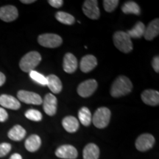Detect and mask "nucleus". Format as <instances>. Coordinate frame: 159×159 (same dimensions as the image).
<instances>
[{"instance_id": "b1692460", "label": "nucleus", "mask_w": 159, "mask_h": 159, "mask_svg": "<svg viewBox=\"0 0 159 159\" xmlns=\"http://www.w3.org/2000/svg\"><path fill=\"white\" fill-rule=\"evenodd\" d=\"M78 118L80 119V122L83 125L89 126L91 123V120H92L90 110L86 107L81 108L78 112Z\"/></svg>"}, {"instance_id": "ddd939ff", "label": "nucleus", "mask_w": 159, "mask_h": 159, "mask_svg": "<svg viewBox=\"0 0 159 159\" xmlns=\"http://www.w3.org/2000/svg\"><path fill=\"white\" fill-rule=\"evenodd\" d=\"M77 66H78V63H77L76 57L70 52L66 53L63 57V70L69 74H72L77 70Z\"/></svg>"}, {"instance_id": "f8f14e48", "label": "nucleus", "mask_w": 159, "mask_h": 159, "mask_svg": "<svg viewBox=\"0 0 159 159\" xmlns=\"http://www.w3.org/2000/svg\"><path fill=\"white\" fill-rule=\"evenodd\" d=\"M43 108L48 116H54L57 112V98L52 94H47L43 100Z\"/></svg>"}, {"instance_id": "4be33fe9", "label": "nucleus", "mask_w": 159, "mask_h": 159, "mask_svg": "<svg viewBox=\"0 0 159 159\" xmlns=\"http://www.w3.org/2000/svg\"><path fill=\"white\" fill-rule=\"evenodd\" d=\"M9 139L16 142H19L25 138L26 136V130L24 129L21 125H15L11 130H9L7 134Z\"/></svg>"}, {"instance_id": "1a4fd4ad", "label": "nucleus", "mask_w": 159, "mask_h": 159, "mask_svg": "<svg viewBox=\"0 0 159 159\" xmlns=\"http://www.w3.org/2000/svg\"><path fill=\"white\" fill-rule=\"evenodd\" d=\"M155 138L150 134H144L139 136L136 141V148L139 151L145 152L153 147Z\"/></svg>"}, {"instance_id": "aec40b11", "label": "nucleus", "mask_w": 159, "mask_h": 159, "mask_svg": "<svg viewBox=\"0 0 159 159\" xmlns=\"http://www.w3.org/2000/svg\"><path fill=\"white\" fill-rule=\"evenodd\" d=\"M83 159H98L99 156V149L97 144L90 143L83 149Z\"/></svg>"}, {"instance_id": "0eeeda50", "label": "nucleus", "mask_w": 159, "mask_h": 159, "mask_svg": "<svg viewBox=\"0 0 159 159\" xmlns=\"http://www.w3.org/2000/svg\"><path fill=\"white\" fill-rule=\"evenodd\" d=\"M83 13L91 19H98L100 12L98 7V2L97 0H86L83 5Z\"/></svg>"}, {"instance_id": "72a5a7b5", "label": "nucleus", "mask_w": 159, "mask_h": 159, "mask_svg": "<svg viewBox=\"0 0 159 159\" xmlns=\"http://www.w3.org/2000/svg\"><path fill=\"white\" fill-rule=\"evenodd\" d=\"M5 80H6L5 75H4L2 72L0 71V86H2V85H4V83H5Z\"/></svg>"}, {"instance_id": "9d476101", "label": "nucleus", "mask_w": 159, "mask_h": 159, "mask_svg": "<svg viewBox=\"0 0 159 159\" xmlns=\"http://www.w3.org/2000/svg\"><path fill=\"white\" fill-rule=\"evenodd\" d=\"M55 155L60 158L76 159L78 156L77 149L70 144H65L59 147L55 151Z\"/></svg>"}, {"instance_id": "412c9836", "label": "nucleus", "mask_w": 159, "mask_h": 159, "mask_svg": "<svg viewBox=\"0 0 159 159\" xmlns=\"http://www.w3.org/2000/svg\"><path fill=\"white\" fill-rule=\"evenodd\" d=\"M63 128L69 133H75L79 128V122L75 116H66L62 120Z\"/></svg>"}, {"instance_id": "bb28decb", "label": "nucleus", "mask_w": 159, "mask_h": 159, "mask_svg": "<svg viewBox=\"0 0 159 159\" xmlns=\"http://www.w3.org/2000/svg\"><path fill=\"white\" fill-rule=\"evenodd\" d=\"M26 118L34 122H40L42 119V114L39 111L35 109H30L25 113Z\"/></svg>"}, {"instance_id": "dca6fc26", "label": "nucleus", "mask_w": 159, "mask_h": 159, "mask_svg": "<svg viewBox=\"0 0 159 159\" xmlns=\"http://www.w3.org/2000/svg\"><path fill=\"white\" fill-rule=\"evenodd\" d=\"M0 105L11 110H18L21 107V103L14 97L8 94H2L0 96Z\"/></svg>"}, {"instance_id": "4468645a", "label": "nucleus", "mask_w": 159, "mask_h": 159, "mask_svg": "<svg viewBox=\"0 0 159 159\" xmlns=\"http://www.w3.org/2000/svg\"><path fill=\"white\" fill-rule=\"evenodd\" d=\"M142 99L146 105L156 106L159 104V93L158 91L148 89L142 92Z\"/></svg>"}, {"instance_id": "6ab92c4d", "label": "nucleus", "mask_w": 159, "mask_h": 159, "mask_svg": "<svg viewBox=\"0 0 159 159\" xmlns=\"http://www.w3.org/2000/svg\"><path fill=\"white\" fill-rule=\"evenodd\" d=\"M41 145V138L36 134L31 135L28 138L26 139L25 146L27 150L29 152H33L37 151L40 148Z\"/></svg>"}, {"instance_id": "423d86ee", "label": "nucleus", "mask_w": 159, "mask_h": 159, "mask_svg": "<svg viewBox=\"0 0 159 159\" xmlns=\"http://www.w3.org/2000/svg\"><path fill=\"white\" fill-rule=\"evenodd\" d=\"M97 89V82L94 79L83 81L77 87V94L82 97H89L94 93Z\"/></svg>"}, {"instance_id": "a211bd4d", "label": "nucleus", "mask_w": 159, "mask_h": 159, "mask_svg": "<svg viewBox=\"0 0 159 159\" xmlns=\"http://www.w3.org/2000/svg\"><path fill=\"white\" fill-rule=\"evenodd\" d=\"M46 78H47V85L52 92L54 94H59L62 91V83L58 77L55 75H50L46 77Z\"/></svg>"}, {"instance_id": "20e7f679", "label": "nucleus", "mask_w": 159, "mask_h": 159, "mask_svg": "<svg viewBox=\"0 0 159 159\" xmlns=\"http://www.w3.org/2000/svg\"><path fill=\"white\" fill-rule=\"evenodd\" d=\"M111 115V111L108 108L105 107L99 108L93 115L91 121L96 128L99 129L105 128L110 122Z\"/></svg>"}, {"instance_id": "f257e3e1", "label": "nucleus", "mask_w": 159, "mask_h": 159, "mask_svg": "<svg viewBox=\"0 0 159 159\" xmlns=\"http://www.w3.org/2000/svg\"><path fill=\"white\" fill-rule=\"evenodd\" d=\"M133 89L130 80L125 76H119L115 80L111 88V94L113 97H120L128 94Z\"/></svg>"}, {"instance_id": "7c9ffc66", "label": "nucleus", "mask_w": 159, "mask_h": 159, "mask_svg": "<svg viewBox=\"0 0 159 159\" xmlns=\"http://www.w3.org/2000/svg\"><path fill=\"white\" fill-rule=\"evenodd\" d=\"M48 3L52 7H55V8H59L63 5V0H49Z\"/></svg>"}, {"instance_id": "a878e982", "label": "nucleus", "mask_w": 159, "mask_h": 159, "mask_svg": "<svg viewBox=\"0 0 159 159\" xmlns=\"http://www.w3.org/2000/svg\"><path fill=\"white\" fill-rule=\"evenodd\" d=\"M55 18L59 22L64 24V25H71L75 23V17L72 15L69 14L63 11H58L55 14Z\"/></svg>"}, {"instance_id": "393cba45", "label": "nucleus", "mask_w": 159, "mask_h": 159, "mask_svg": "<svg viewBox=\"0 0 159 159\" xmlns=\"http://www.w3.org/2000/svg\"><path fill=\"white\" fill-rule=\"evenodd\" d=\"M122 11L125 14H130L133 13L135 15H139L141 13L140 7L138 4L135 2L128 1L126 2L122 7Z\"/></svg>"}, {"instance_id": "473e14b6", "label": "nucleus", "mask_w": 159, "mask_h": 159, "mask_svg": "<svg viewBox=\"0 0 159 159\" xmlns=\"http://www.w3.org/2000/svg\"><path fill=\"white\" fill-rule=\"evenodd\" d=\"M152 66L153 67L155 71L157 73L159 72V57L158 56H156L152 59Z\"/></svg>"}, {"instance_id": "f03ea898", "label": "nucleus", "mask_w": 159, "mask_h": 159, "mask_svg": "<svg viewBox=\"0 0 159 159\" xmlns=\"http://www.w3.org/2000/svg\"><path fill=\"white\" fill-rule=\"evenodd\" d=\"M41 61V56L36 51H32L24 55L19 62V67L25 72H30Z\"/></svg>"}, {"instance_id": "f704fd0d", "label": "nucleus", "mask_w": 159, "mask_h": 159, "mask_svg": "<svg viewBox=\"0 0 159 159\" xmlns=\"http://www.w3.org/2000/svg\"><path fill=\"white\" fill-rule=\"evenodd\" d=\"M10 159H22V157L19 153H14L12 155Z\"/></svg>"}, {"instance_id": "2eb2a0df", "label": "nucleus", "mask_w": 159, "mask_h": 159, "mask_svg": "<svg viewBox=\"0 0 159 159\" xmlns=\"http://www.w3.org/2000/svg\"><path fill=\"white\" fill-rule=\"evenodd\" d=\"M97 65V60L92 55H87L82 57L80 63V70L84 73H88L92 71Z\"/></svg>"}, {"instance_id": "c756f323", "label": "nucleus", "mask_w": 159, "mask_h": 159, "mask_svg": "<svg viewBox=\"0 0 159 159\" xmlns=\"http://www.w3.org/2000/svg\"><path fill=\"white\" fill-rule=\"evenodd\" d=\"M11 150V144L9 143H2L0 144V158L5 156L9 153Z\"/></svg>"}, {"instance_id": "f3484780", "label": "nucleus", "mask_w": 159, "mask_h": 159, "mask_svg": "<svg viewBox=\"0 0 159 159\" xmlns=\"http://www.w3.org/2000/svg\"><path fill=\"white\" fill-rule=\"evenodd\" d=\"M159 34V19L152 20L145 28L144 39L148 41H152Z\"/></svg>"}, {"instance_id": "cd10ccee", "label": "nucleus", "mask_w": 159, "mask_h": 159, "mask_svg": "<svg viewBox=\"0 0 159 159\" xmlns=\"http://www.w3.org/2000/svg\"><path fill=\"white\" fill-rule=\"evenodd\" d=\"M30 78L41 85H47V78L44 75H41V73L33 70L30 72Z\"/></svg>"}, {"instance_id": "c9c22d12", "label": "nucleus", "mask_w": 159, "mask_h": 159, "mask_svg": "<svg viewBox=\"0 0 159 159\" xmlns=\"http://www.w3.org/2000/svg\"><path fill=\"white\" fill-rule=\"evenodd\" d=\"M35 0H21V2H22L24 4H31L35 2Z\"/></svg>"}, {"instance_id": "7ed1b4c3", "label": "nucleus", "mask_w": 159, "mask_h": 159, "mask_svg": "<svg viewBox=\"0 0 159 159\" xmlns=\"http://www.w3.org/2000/svg\"><path fill=\"white\" fill-rule=\"evenodd\" d=\"M115 47L124 53H129L133 50V43L130 37L124 31H117L113 35Z\"/></svg>"}, {"instance_id": "5701e85b", "label": "nucleus", "mask_w": 159, "mask_h": 159, "mask_svg": "<svg viewBox=\"0 0 159 159\" xmlns=\"http://www.w3.org/2000/svg\"><path fill=\"white\" fill-rule=\"evenodd\" d=\"M145 28H146V27L144 24L141 21H139L134 25V27L132 29L127 31L126 33L130 37V39H140L144 34Z\"/></svg>"}, {"instance_id": "39448f33", "label": "nucleus", "mask_w": 159, "mask_h": 159, "mask_svg": "<svg viewBox=\"0 0 159 159\" xmlns=\"http://www.w3.org/2000/svg\"><path fill=\"white\" fill-rule=\"evenodd\" d=\"M38 42L41 46L47 48H56L62 44L63 40L60 35L54 33H44L38 38Z\"/></svg>"}, {"instance_id": "c85d7f7f", "label": "nucleus", "mask_w": 159, "mask_h": 159, "mask_svg": "<svg viewBox=\"0 0 159 159\" xmlns=\"http://www.w3.org/2000/svg\"><path fill=\"white\" fill-rule=\"evenodd\" d=\"M119 3V0H104L103 6H104L105 11L108 12V13L114 11L115 8L118 6Z\"/></svg>"}, {"instance_id": "2f4dec72", "label": "nucleus", "mask_w": 159, "mask_h": 159, "mask_svg": "<svg viewBox=\"0 0 159 159\" xmlns=\"http://www.w3.org/2000/svg\"><path fill=\"white\" fill-rule=\"evenodd\" d=\"M8 119V114L5 109L0 107V122H5Z\"/></svg>"}, {"instance_id": "9b49d317", "label": "nucleus", "mask_w": 159, "mask_h": 159, "mask_svg": "<svg viewBox=\"0 0 159 159\" xmlns=\"http://www.w3.org/2000/svg\"><path fill=\"white\" fill-rule=\"evenodd\" d=\"M19 16V12L15 6L5 5L0 7V19L5 22H11Z\"/></svg>"}, {"instance_id": "6e6552de", "label": "nucleus", "mask_w": 159, "mask_h": 159, "mask_svg": "<svg viewBox=\"0 0 159 159\" xmlns=\"http://www.w3.org/2000/svg\"><path fill=\"white\" fill-rule=\"evenodd\" d=\"M17 97L21 102L27 104L41 105L42 104L43 99L39 94L32 91L21 90L17 93Z\"/></svg>"}]
</instances>
